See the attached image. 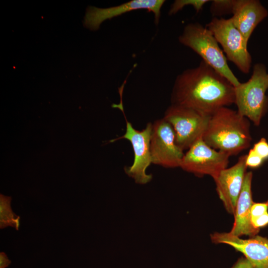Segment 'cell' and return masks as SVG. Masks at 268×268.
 <instances>
[{
  "instance_id": "cell-18",
  "label": "cell",
  "mask_w": 268,
  "mask_h": 268,
  "mask_svg": "<svg viewBox=\"0 0 268 268\" xmlns=\"http://www.w3.org/2000/svg\"><path fill=\"white\" fill-rule=\"evenodd\" d=\"M265 161L253 149H250L246 155V164L248 167L256 169L261 167Z\"/></svg>"
},
{
  "instance_id": "cell-10",
  "label": "cell",
  "mask_w": 268,
  "mask_h": 268,
  "mask_svg": "<svg viewBox=\"0 0 268 268\" xmlns=\"http://www.w3.org/2000/svg\"><path fill=\"white\" fill-rule=\"evenodd\" d=\"M165 1L164 0H133L118 6L105 8L89 6L86 8L83 24L89 30L96 31L107 19L133 10L143 9L153 13L155 22L157 24L161 15V9Z\"/></svg>"
},
{
  "instance_id": "cell-9",
  "label": "cell",
  "mask_w": 268,
  "mask_h": 268,
  "mask_svg": "<svg viewBox=\"0 0 268 268\" xmlns=\"http://www.w3.org/2000/svg\"><path fill=\"white\" fill-rule=\"evenodd\" d=\"M150 150L152 163L166 168L180 167L184 153L176 143L172 126L163 118L152 124Z\"/></svg>"
},
{
  "instance_id": "cell-4",
  "label": "cell",
  "mask_w": 268,
  "mask_h": 268,
  "mask_svg": "<svg viewBox=\"0 0 268 268\" xmlns=\"http://www.w3.org/2000/svg\"><path fill=\"white\" fill-rule=\"evenodd\" d=\"M268 72L262 63L256 64L250 79L234 87L238 112L258 126L268 110Z\"/></svg>"
},
{
  "instance_id": "cell-8",
  "label": "cell",
  "mask_w": 268,
  "mask_h": 268,
  "mask_svg": "<svg viewBox=\"0 0 268 268\" xmlns=\"http://www.w3.org/2000/svg\"><path fill=\"white\" fill-rule=\"evenodd\" d=\"M126 130L124 134L110 140L114 142L120 139H126L131 142L134 153L133 164L125 169L126 173L134 179L136 183L145 184L149 182L152 175L146 173V169L152 163L150 142L152 124L147 123L142 131L135 129L126 118Z\"/></svg>"
},
{
  "instance_id": "cell-20",
  "label": "cell",
  "mask_w": 268,
  "mask_h": 268,
  "mask_svg": "<svg viewBox=\"0 0 268 268\" xmlns=\"http://www.w3.org/2000/svg\"><path fill=\"white\" fill-rule=\"evenodd\" d=\"M253 149L265 161L268 160V142L266 138H261L254 145Z\"/></svg>"
},
{
  "instance_id": "cell-21",
  "label": "cell",
  "mask_w": 268,
  "mask_h": 268,
  "mask_svg": "<svg viewBox=\"0 0 268 268\" xmlns=\"http://www.w3.org/2000/svg\"><path fill=\"white\" fill-rule=\"evenodd\" d=\"M253 226L257 229L268 225V212L251 220Z\"/></svg>"
},
{
  "instance_id": "cell-12",
  "label": "cell",
  "mask_w": 268,
  "mask_h": 268,
  "mask_svg": "<svg viewBox=\"0 0 268 268\" xmlns=\"http://www.w3.org/2000/svg\"><path fill=\"white\" fill-rule=\"evenodd\" d=\"M246 159V155L241 156L236 164L222 170L214 179L219 199L231 214H234L247 172Z\"/></svg>"
},
{
  "instance_id": "cell-19",
  "label": "cell",
  "mask_w": 268,
  "mask_h": 268,
  "mask_svg": "<svg viewBox=\"0 0 268 268\" xmlns=\"http://www.w3.org/2000/svg\"><path fill=\"white\" fill-rule=\"evenodd\" d=\"M268 212V200L263 202H254L251 209V220Z\"/></svg>"
},
{
  "instance_id": "cell-5",
  "label": "cell",
  "mask_w": 268,
  "mask_h": 268,
  "mask_svg": "<svg viewBox=\"0 0 268 268\" xmlns=\"http://www.w3.org/2000/svg\"><path fill=\"white\" fill-rule=\"evenodd\" d=\"M205 26L221 45L227 60L233 63L243 73H249L252 61L247 49L248 43L235 26L231 18L214 17Z\"/></svg>"
},
{
  "instance_id": "cell-14",
  "label": "cell",
  "mask_w": 268,
  "mask_h": 268,
  "mask_svg": "<svg viewBox=\"0 0 268 268\" xmlns=\"http://www.w3.org/2000/svg\"><path fill=\"white\" fill-rule=\"evenodd\" d=\"M252 178L251 171L246 172L233 214L234 220L229 232L238 237H252L260 231L253 226L251 222V209L254 202L252 193Z\"/></svg>"
},
{
  "instance_id": "cell-15",
  "label": "cell",
  "mask_w": 268,
  "mask_h": 268,
  "mask_svg": "<svg viewBox=\"0 0 268 268\" xmlns=\"http://www.w3.org/2000/svg\"><path fill=\"white\" fill-rule=\"evenodd\" d=\"M11 197L0 195V228L3 229L7 226L19 230L20 216L12 211L10 203Z\"/></svg>"
},
{
  "instance_id": "cell-2",
  "label": "cell",
  "mask_w": 268,
  "mask_h": 268,
  "mask_svg": "<svg viewBox=\"0 0 268 268\" xmlns=\"http://www.w3.org/2000/svg\"><path fill=\"white\" fill-rule=\"evenodd\" d=\"M249 119L227 107L219 108L210 116L202 136L210 147L230 156L249 147L252 140Z\"/></svg>"
},
{
  "instance_id": "cell-3",
  "label": "cell",
  "mask_w": 268,
  "mask_h": 268,
  "mask_svg": "<svg viewBox=\"0 0 268 268\" xmlns=\"http://www.w3.org/2000/svg\"><path fill=\"white\" fill-rule=\"evenodd\" d=\"M179 42L202 59V61L226 78L234 86L240 82L229 67L227 59L211 32L199 23L185 27L179 37Z\"/></svg>"
},
{
  "instance_id": "cell-11",
  "label": "cell",
  "mask_w": 268,
  "mask_h": 268,
  "mask_svg": "<svg viewBox=\"0 0 268 268\" xmlns=\"http://www.w3.org/2000/svg\"><path fill=\"white\" fill-rule=\"evenodd\" d=\"M214 244H227L242 253L254 268H268V238L258 234L242 239L230 232H214L210 234Z\"/></svg>"
},
{
  "instance_id": "cell-16",
  "label": "cell",
  "mask_w": 268,
  "mask_h": 268,
  "mask_svg": "<svg viewBox=\"0 0 268 268\" xmlns=\"http://www.w3.org/2000/svg\"><path fill=\"white\" fill-rule=\"evenodd\" d=\"M210 1L208 0H176L171 5L169 14H176L187 5H192L196 11L199 12L202 9L205 4Z\"/></svg>"
},
{
  "instance_id": "cell-23",
  "label": "cell",
  "mask_w": 268,
  "mask_h": 268,
  "mask_svg": "<svg viewBox=\"0 0 268 268\" xmlns=\"http://www.w3.org/2000/svg\"><path fill=\"white\" fill-rule=\"evenodd\" d=\"M11 262L9 261L4 252H0V268H6L10 264Z\"/></svg>"
},
{
  "instance_id": "cell-17",
  "label": "cell",
  "mask_w": 268,
  "mask_h": 268,
  "mask_svg": "<svg viewBox=\"0 0 268 268\" xmlns=\"http://www.w3.org/2000/svg\"><path fill=\"white\" fill-rule=\"evenodd\" d=\"M210 12L213 16H221L232 13L234 0H212Z\"/></svg>"
},
{
  "instance_id": "cell-7",
  "label": "cell",
  "mask_w": 268,
  "mask_h": 268,
  "mask_svg": "<svg viewBox=\"0 0 268 268\" xmlns=\"http://www.w3.org/2000/svg\"><path fill=\"white\" fill-rule=\"evenodd\" d=\"M230 156L215 150L199 139L187 150L180 167L197 176H210L213 180L227 168Z\"/></svg>"
},
{
  "instance_id": "cell-6",
  "label": "cell",
  "mask_w": 268,
  "mask_h": 268,
  "mask_svg": "<svg viewBox=\"0 0 268 268\" xmlns=\"http://www.w3.org/2000/svg\"><path fill=\"white\" fill-rule=\"evenodd\" d=\"M210 116L190 108L172 104L166 109L163 118L172 126L176 143L184 151L202 137Z\"/></svg>"
},
{
  "instance_id": "cell-13",
  "label": "cell",
  "mask_w": 268,
  "mask_h": 268,
  "mask_svg": "<svg viewBox=\"0 0 268 268\" xmlns=\"http://www.w3.org/2000/svg\"><path fill=\"white\" fill-rule=\"evenodd\" d=\"M231 17L247 43L259 23L268 16V11L259 0H234Z\"/></svg>"
},
{
  "instance_id": "cell-1",
  "label": "cell",
  "mask_w": 268,
  "mask_h": 268,
  "mask_svg": "<svg viewBox=\"0 0 268 268\" xmlns=\"http://www.w3.org/2000/svg\"><path fill=\"white\" fill-rule=\"evenodd\" d=\"M171 103L210 116L235 103L234 86L201 61L197 67L185 69L177 76Z\"/></svg>"
},
{
  "instance_id": "cell-22",
  "label": "cell",
  "mask_w": 268,
  "mask_h": 268,
  "mask_svg": "<svg viewBox=\"0 0 268 268\" xmlns=\"http://www.w3.org/2000/svg\"><path fill=\"white\" fill-rule=\"evenodd\" d=\"M231 268H254L249 261L245 257L238 259Z\"/></svg>"
}]
</instances>
